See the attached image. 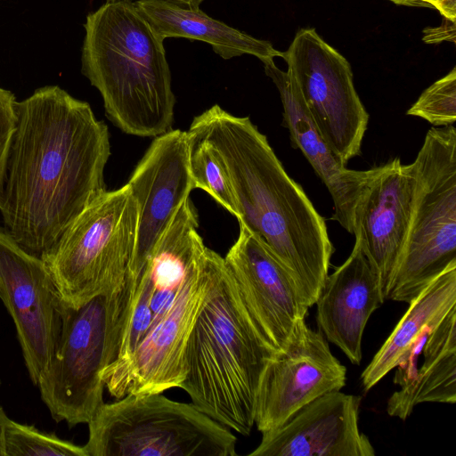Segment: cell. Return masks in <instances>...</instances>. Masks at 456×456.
Here are the masks:
<instances>
[{
	"label": "cell",
	"mask_w": 456,
	"mask_h": 456,
	"mask_svg": "<svg viewBox=\"0 0 456 456\" xmlns=\"http://www.w3.org/2000/svg\"><path fill=\"white\" fill-rule=\"evenodd\" d=\"M118 1H124V0H106V2H118ZM131 1V0H130ZM172 3H175L181 5H185L188 7H200V5L203 3L204 0H166Z\"/></svg>",
	"instance_id": "f546056e"
},
{
	"label": "cell",
	"mask_w": 456,
	"mask_h": 456,
	"mask_svg": "<svg viewBox=\"0 0 456 456\" xmlns=\"http://www.w3.org/2000/svg\"><path fill=\"white\" fill-rule=\"evenodd\" d=\"M409 307L361 375L365 391L395 369L413 343L456 306V265L446 269Z\"/></svg>",
	"instance_id": "ffe728a7"
},
{
	"label": "cell",
	"mask_w": 456,
	"mask_h": 456,
	"mask_svg": "<svg viewBox=\"0 0 456 456\" xmlns=\"http://www.w3.org/2000/svg\"><path fill=\"white\" fill-rule=\"evenodd\" d=\"M434 126L453 125L456 120V69L439 78L419 95L406 112Z\"/></svg>",
	"instance_id": "cb8c5ba5"
},
{
	"label": "cell",
	"mask_w": 456,
	"mask_h": 456,
	"mask_svg": "<svg viewBox=\"0 0 456 456\" xmlns=\"http://www.w3.org/2000/svg\"><path fill=\"white\" fill-rule=\"evenodd\" d=\"M138 208L127 184L106 191L43 257L61 301L78 307L124 287L133 273Z\"/></svg>",
	"instance_id": "ba28073f"
},
{
	"label": "cell",
	"mask_w": 456,
	"mask_h": 456,
	"mask_svg": "<svg viewBox=\"0 0 456 456\" xmlns=\"http://www.w3.org/2000/svg\"><path fill=\"white\" fill-rule=\"evenodd\" d=\"M346 380V368L332 354L323 334L303 321L263 371L255 407L257 430L279 428L314 399L340 391Z\"/></svg>",
	"instance_id": "4fadbf2b"
},
{
	"label": "cell",
	"mask_w": 456,
	"mask_h": 456,
	"mask_svg": "<svg viewBox=\"0 0 456 456\" xmlns=\"http://www.w3.org/2000/svg\"><path fill=\"white\" fill-rule=\"evenodd\" d=\"M398 5L412 6V7H425L419 0H389Z\"/></svg>",
	"instance_id": "4dcf8cb0"
},
{
	"label": "cell",
	"mask_w": 456,
	"mask_h": 456,
	"mask_svg": "<svg viewBox=\"0 0 456 456\" xmlns=\"http://www.w3.org/2000/svg\"><path fill=\"white\" fill-rule=\"evenodd\" d=\"M81 72L122 132L156 137L173 129L175 97L163 41L130 0L105 2L84 23Z\"/></svg>",
	"instance_id": "277c9868"
},
{
	"label": "cell",
	"mask_w": 456,
	"mask_h": 456,
	"mask_svg": "<svg viewBox=\"0 0 456 456\" xmlns=\"http://www.w3.org/2000/svg\"><path fill=\"white\" fill-rule=\"evenodd\" d=\"M137 281L81 306L62 302L55 350L37 386L53 419L69 427L88 423L103 404L102 371L118 356Z\"/></svg>",
	"instance_id": "5b68a950"
},
{
	"label": "cell",
	"mask_w": 456,
	"mask_h": 456,
	"mask_svg": "<svg viewBox=\"0 0 456 456\" xmlns=\"http://www.w3.org/2000/svg\"><path fill=\"white\" fill-rule=\"evenodd\" d=\"M385 301L379 278L355 239L351 254L328 275L315 302L320 331L359 365L366 324Z\"/></svg>",
	"instance_id": "e0dca14e"
},
{
	"label": "cell",
	"mask_w": 456,
	"mask_h": 456,
	"mask_svg": "<svg viewBox=\"0 0 456 456\" xmlns=\"http://www.w3.org/2000/svg\"><path fill=\"white\" fill-rule=\"evenodd\" d=\"M444 19V21L441 25L435 28H426L423 30L424 36L422 39L424 42L427 44H438L444 41L455 43V21Z\"/></svg>",
	"instance_id": "4316f807"
},
{
	"label": "cell",
	"mask_w": 456,
	"mask_h": 456,
	"mask_svg": "<svg viewBox=\"0 0 456 456\" xmlns=\"http://www.w3.org/2000/svg\"><path fill=\"white\" fill-rule=\"evenodd\" d=\"M88 424L87 456H235L236 436L192 403L128 394Z\"/></svg>",
	"instance_id": "52a82bcc"
},
{
	"label": "cell",
	"mask_w": 456,
	"mask_h": 456,
	"mask_svg": "<svg viewBox=\"0 0 456 456\" xmlns=\"http://www.w3.org/2000/svg\"><path fill=\"white\" fill-rule=\"evenodd\" d=\"M133 3L163 42L169 37L202 41L224 60L249 54L265 62L282 57V52L270 42L213 19L200 7H188L166 0H136Z\"/></svg>",
	"instance_id": "d6986e66"
},
{
	"label": "cell",
	"mask_w": 456,
	"mask_h": 456,
	"mask_svg": "<svg viewBox=\"0 0 456 456\" xmlns=\"http://www.w3.org/2000/svg\"><path fill=\"white\" fill-rule=\"evenodd\" d=\"M17 100L14 94L0 86V200L13 135L17 126Z\"/></svg>",
	"instance_id": "d4e9b609"
},
{
	"label": "cell",
	"mask_w": 456,
	"mask_h": 456,
	"mask_svg": "<svg viewBox=\"0 0 456 456\" xmlns=\"http://www.w3.org/2000/svg\"><path fill=\"white\" fill-rule=\"evenodd\" d=\"M425 7L436 9L444 18L456 21V0H419Z\"/></svg>",
	"instance_id": "83f0119b"
},
{
	"label": "cell",
	"mask_w": 456,
	"mask_h": 456,
	"mask_svg": "<svg viewBox=\"0 0 456 456\" xmlns=\"http://www.w3.org/2000/svg\"><path fill=\"white\" fill-rule=\"evenodd\" d=\"M187 131L172 129L154 137L128 183L138 208L132 271L138 279L159 239L194 185Z\"/></svg>",
	"instance_id": "5bb4252c"
},
{
	"label": "cell",
	"mask_w": 456,
	"mask_h": 456,
	"mask_svg": "<svg viewBox=\"0 0 456 456\" xmlns=\"http://www.w3.org/2000/svg\"><path fill=\"white\" fill-rule=\"evenodd\" d=\"M281 58L318 132L346 165L360 155L369 122L349 62L314 28L298 30Z\"/></svg>",
	"instance_id": "9c48e42d"
},
{
	"label": "cell",
	"mask_w": 456,
	"mask_h": 456,
	"mask_svg": "<svg viewBox=\"0 0 456 456\" xmlns=\"http://www.w3.org/2000/svg\"><path fill=\"white\" fill-rule=\"evenodd\" d=\"M188 137L189 164L194 189L207 191L218 204L237 218L239 214L232 186L216 151L206 142L189 134Z\"/></svg>",
	"instance_id": "7402d4cb"
},
{
	"label": "cell",
	"mask_w": 456,
	"mask_h": 456,
	"mask_svg": "<svg viewBox=\"0 0 456 456\" xmlns=\"http://www.w3.org/2000/svg\"><path fill=\"white\" fill-rule=\"evenodd\" d=\"M211 282L185 350L179 387L202 412L248 436L259 382L277 354L249 316L223 256L210 249Z\"/></svg>",
	"instance_id": "3957f363"
},
{
	"label": "cell",
	"mask_w": 456,
	"mask_h": 456,
	"mask_svg": "<svg viewBox=\"0 0 456 456\" xmlns=\"http://www.w3.org/2000/svg\"><path fill=\"white\" fill-rule=\"evenodd\" d=\"M0 297L16 327L29 378L37 386L55 350L62 301L45 261L0 228Z\"/></svg>",
	"instance_id": "7c38bea8"
},
{
	"label": "cell",
	"mask_w": 456,
	"mask_h": 456,
	"mask_svg": "<svg viewBox=\"0 0 456 456\" xmlns=\"http://www.w3.org/2000/svg\"><path fill=\"white\" fill-rule=\"evenodd\" d=\"M224 262L259 333L282 352L313 306L292 273L265 241L243 224Z\"/></svg>",
	"instance_id": "8fae6325"
},
{
	"label": "cell",
	"mask_w": 456,
	"mask_h": 456,
	"mask_svg": "<svg viewBox=\"0 0 456 456\" xmlns=\"http://www.w3.org/2000/svg\"><path fill=\"white\" fill-rule=\"evenodd\" d=\"M415 193L408 234L385 300L410 303L456 265V128L431 127L412 162Z\"/></svg>",
	"instance_id": "8992f818"
},
{
	"label": "cell",
	"mask_w": 456,
	"mask_h": 456,
	"mask_svg": "<svg viewBox=\"0 0 456 456\" xmlns=\"http://www.w3.org/2000/svg\"><path fill=\"white\" fill-rule=\"evenodd\" d=\"M7 415L0 407V456H5L4 445V427Z\"/></svg>",
	"instance_id": "f1b7e54d"
},
{
	"label": "cell",
	"mask_w": 456,
	"mask_h": 456,
	"mask_svg": "<svg viewBox=\"0 0 456 456\" xmlns=\"http://www.w3.org/2000/svg\"><path fill=\"white\" fill-rule=\"evenodd\" d=\"M188 134L208 143L227 173L238 221L259 236L314 305L329 275L334 247L323 217L286 172L266 136L248 117L215 104Z\"/></svg>",
	"instance_id": "7a4b0ae2"
},
{
	"label": "cell",
	"mask_w": 456,
	"mask_h": 456,
	"mask_svg": "<svg viewBox=\"0 0 456 456\" xmlns=\"http://www.w3.org/2000/svg\"><path fill=\"white\" fill-rule=\"evenodd\" d=\"M4 445L5 456H87L84 446L8 417L4 427Z\"/></svg>",
	"instance_id": "603a6c76"
},
{
	"label": "cell",
	"mask_w": 456,
	"mask_h": 456,
	"mask_svg": "<svg viewBox=\"0 0 456 456\" xmlns=\"http://www.w3.org/2000/svg\"><path fill=\"white\" fill-rule=\"evenodd\" d=\"M430 331L431 330L421 334L395 367L397 369L394 383L400 386V387L410 385L415 379L418 371L419 357L422 353L423 346Z\"/></svg>",
	"instance_id": "484cf974"
},
{
	"label": "cell",
	"mask_w": 456,
	"mask_h": 456,
	"mask_svg": "<svg viewBox=\"0 0 456 456\" xmlns=\"http://www.w3.org/2000/svg\"><path fill=\"white\" fill-rule=\"evenodd\" d=\"M362 397L333 391L305 405L277 428L262 432L250 456H374L359 429Z\"/></svg>",
	"instance_id": "9a60e30c"
},
{
	"label": "cell",
	"mask_w": 456,
	"mask_h": 456,
	"mask_svg": "<svg viewBox=\"0 0 456 456\" xmlns=\"http://www.w3.org/2000/svg\"><path fill=\"white\" fill-rule=\"evenodd\" d=\"M423 362L413 381L388 399L389 416L405 420L423 403L456 402V306L429 332Z\"/></svg>",
	"instance_id": "44dd1931"
},
{
	"label": "cell",
	"mask_w": 456,
	"mask_h": 456,
	"mask_svg": "<svg viewBox=\"0 0 456 456\" xmlns=\"http://www.w3.org/2000/svg\"><path fill=\"white\" fill-rule=\"evenodd\" d=\"M413 164L399 158L375 167L356 209L354 235L384 292L404 246L415 193Z\"/></svg>",
	"instance_id": "2e32d148"
},
{
	"label": "cell",
	"mask_w": 456,
	"mask_h": 456,
	"mask_svg": "<svg viewBox=\"0 0 456 456\" xmlns=\"http://www.w3.org/2000/svg\"><path fill=\"white\" fill-rule=\"evenodd\" d=\"M211 282L210 248L187 276L175 301L126 357L102 373L111 396L163 393L185 377V350Z\"/></svg>",
	"instance_id": "30bf717a"
},
{
	"label": "cell",
	"mask_w": 456,
	"mask_h": 456,
	"mask_svg": "<svg viewBox=\"0 0 456 456\" xmlns=\"http://www.w3.org/2000/svg\"><path fill=\"white\" fill-rule=\"evenodd\" d=\"M263 64L280 94L284 126L289 131L293 147L302 151L327 187L334 204L332 218L353 234L356 209L375 167L347 168L318 132L288 71L280 69L273 61Z\"/></svg>",
	"instance_id": "ac0fdd59"
},
{
	"label": "cell",
	"mask_w": 456,
	"mask_h": 456,
	"mask_svg": "<svg viewBox=\"0 0 456 456\" xmlns=\"http://www.w3.org/2000/svg\"><path fill=\"white\" fill-rule=\"evenodd\" d=\"M16 109L0 212L13 240L43 259L107 191L110 134L88 102L59 86L37 88Z\"/></svg>",
	"instance_id": "6da1fadb"
}]
</instances>
